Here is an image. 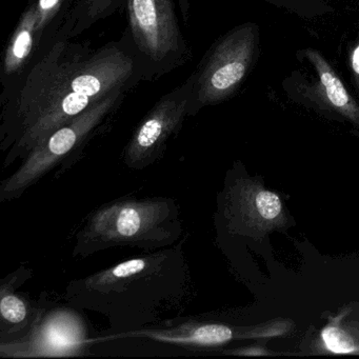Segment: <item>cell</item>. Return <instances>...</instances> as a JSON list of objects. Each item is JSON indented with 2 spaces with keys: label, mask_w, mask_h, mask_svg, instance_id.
I'll list each match as a JSON object with an SVG mask.
<instances>
[{
  "label": "cell",
  "mask_w": 359,
  "mask_h": 359,
  "mask_svg": "<svg viewBox=\"0 0 359 359\" xmlns=\"http://www.w3.org/2000/svg\"><path fill=\"white\" fill-rule=\"evenodd\" d=\"M45 48L1 95L5 167L26 158L98 100L146 79L129 36L97 49L54 37Z\"/></svg>",
  "instance_id": "6da1fadb"
},
{
  "label": "cell",
  "mask_w": 359,
  "mask_h": 359,
  "mask_svg": "<svg viewBox=\"0 0 359 359\" xmlns=\"http://www.w3.org/2000/svg\"><path fill=\"white\" fill-rule=\"evenodd\" d=\"M190 273L184 241L70 281L67 302L104 315L113 331H133L186 299Z\"/></svg>",
  "instance_id": "7a4b0ae2"
},
{
  "label": "cell",
  "mask_w": 359,
  "mask_h": 359,
  "mask_svg": "<svg viewBox=\"0 0 359 359\" xmlns=\"http://www.w3.org/2000/svg\"><path fill=\"white\" fill-rule=\"evenodd\" d=\"M184 233L180 205L169 197L116 199L92 212L75 236L73 257L116 247L161 250Z\"/></svg>",
  "instance_id": "3957f363"
},
{
  "label": "cell",
  "mask_w": 359,
  "mask_h": 359,
  "mask_svg": "<svg viewBox=\"0 0 359 359\" xmlns=\"http://www.w3.org/2000/svg\"><path fill=\"white\" fill-rule=\"evenodd\" d=\"M128 90H116L96 102L85 112L62 126L34 149L24 163L0 184V203L20 198L31 187L85 147L88 140L102 127L118 108Z\"/></svg>",
  "instance_id": "277c9868"
},
{
  "label": "cell",
  "mask_w": 359,
  "mask_h": 359,
  "mask_svg": "<svg viewBox=\"0 0 359 359\" xmlns=\"http://www.w3.org/2000/svg\"><path fill=\"white\" fill-rule=\"evenodd\" d=\"M259 27L245 22L220 37L193 73L191 116L232 98L259 55Z\"/></svg>",
  "instance_id": "5b68a950"
},
{
  "label": "cell",
  "mask_w": 359,
  "mask_h": 359,
  "mask_svg": "<svg viewBox=\"0 0 359 359\" xmlns=\"http://www.w3.org/2000/svg\"><path fill=\"white\" fill-rule=\"evenodd\" d=\"M130 41L146 79L161 77L188 62L173 0H125Z\"/></svg>",
  "instance_id": "8992f818"
},
{
  "label": "cell",
  "mask_w": 359,
  "mask_h": 359,
  "mask_svg": "<svg viewBox=\"0 0 359 359\" xmlns=\"http://www.w3.org/2000/svg\"><path fill=\"white\" fill-rule=\"evenodd\" d=\"M46 296L41 295V312L31 331L15 341L0 342L3 358L86 356L90 344L97 342L90 338L79 309L71 304L54 306Z\"/></svg>",
  "instance_id": "52a82bcc"
},
{
  "label": "cell",
  "mask_w": 359,
  "mask_h": 359,
  "mask_svg": "<svg viewBox=\"0 0 359 359\" xmlns=\"http://www.w3.org/2000/svg\"><path fill=\"white\" fill-rule=\"evenodd\" d=\"M193 75L184 83L165 94L137 126L123 152L130 169H147L163 156L168 142L180 133L191 116Z\"/></svg>",
  "instance_id": "ba28073f"
},
{
  "label": "cell",
  "mask_w": 359,
  "mask_h": 359,
  "mask_svg": "<svg viewBox=\"0 0 359 359\" xmlns=\"http://www.w3.org/2000/svg\"><path fill=\"white\" fill-rule=\"evenodd\" d=\"M222 214L230 232L243 234L271 230L283 222L280 197L243 178L229 184L222 198Z\"/></svg>",
  "instance_id": "9c48e42d"
},
{
  "label": "cell",
  "mask_w": 359,
  "mask_h": 359,
  "mask_svg": "<svg viewBox=\"0 0 359 359\" xmlns=\"http://www.w3.org/2000/svg\"><path fill=\"white\" fill-rule=\"evenodd\" d=\"M310 65L314 76L308 81H293L296 95L312 102L321 110L331 111L359 127V104L351 95L335 69L318 50L298 51Z\"/></svg>",
  "instance_id": "30bf717a"
},
{
  "label": "cell",
  "mask_w": 359,
  "mask_h": 359,
  "mask_svg": "<svg viewBox=\"0 0 359 359\" xmlns=\"http://www.w3.org/2000/svg\"><path fill=\"white\" fill-rule=\"evenodd\" d=\"M32 277L33 271L22 266L0 280V342L25 337L39 317L41 299L33 302L18 291Z\"/></svg>",
  "instance_id": "8fae6325"
},
{
  "label": "cell",
  "mask_w": 359,
  "mask_h": 359,
  "mask_svg": "<svg viewBox=\"0 0 359 359\" xmlns=\"http://www.w3.org/2000/svg\"><path fill=\"white\" fill-rule=\"evenodd\" d=\"M235 333L229 325L222 323H205V321L187 320L180 325H171L163 329L133 330L121 332L102 340L114 338H148L163 344L175 346H193V348H215L224 346L234 338Z\"/></svg>",
  "instance_id": "7c38bea8"
},
{
  "label": "cell",
  "mask_w": 359,
  "mask_h": 359,
  "mask_svg": "<svg viewBox=\"0 0 359 359\" xmlns=\"http://www.w3.org/2000/svg\"><path fill=\"white\" fill-rule=\"evenodd\" d=\"M36 22L34 4L31 1L20 16L4 55L1 67L3 92L7 91L26 72L34 60L35 52H39Z\"/></svg>",
  "instance_id": "4fadbf2b"
},
{
  "label": "cell",
  "mask_w": 359,
  "mask_h": 359,
  "mask_svg": "<svg viewBox=\"0 0 359 359\" xmlns=\"http://www.w3.org/2000/svg\"><path fill=\"white\" fill-rule=\"evenodd\" d=\"M125 0H73L57 37L74 39L96 22L112 15Z\"/></svg>",
  "instance_id": "5bb4252c"
},
{
  "label": "cell",
  "mask_w": 359,
  "mask_h": 359,
  "mask_svg": "<svg viewBox=\"0 0 359 359\" xmlns=\"http://www.w3.org/2000/svg\"><path fill=\"white\" fill-rule=\"evenodd\" d=\"M68 1L73 0H34L35 12H36V34L39 41V51L45 43L48 33L53 28L56 20L62 18V13L68 12ZM66 16V15H65Z\"/></svg>",
  "instance_id": "9a60e30c"
},
{
  "label": "cell",
  "mask_w": 359,
  "mask_h": 359,
  "mask_svg": "<svg viewBox=\"0 0 359 359\" xmlns=\"http://www.w3.org/2000/svg\"><path fill=\"white\" fill-rule=\"evenodd\" d=\"M339 319L340 317L334 319L327 327H323L321 331L323 346L333 354L344 355L358 352L359 348L354 339L340 327Z\"/></svg>",
  "instance_id": "2e32d148"
},
{
  "label": "cell",
  "mask_w": 359,
  "mask_h": 359,
  "mask_svg": "<svg viewBox=\"0 0 359 359\" xmlns=\"http://www.w3.org/2000/svg\"><path fill=\"white\" fill-rule=\"evenodd\" d=\"M266 1L274 4V5L278 6V7L285 8V9L290 10V11H294L295 13L302 16H304V14H302L299 3H302V5L306 6L309 1L319 14H325L327 11L333 10L327 6L330 0H266Z\"/></svg>",
  "instance_id": "e0dca14e"
},
{
  "label": "cell",
  "mask_w": 359,
  "mask_h": 359,
  "mask_svg": "<svg viewBox=\"0 0 359 359\" xmlns=\"http://www.w3.org/2000/svg\"><path fill=\"white\" fill-rule=\"evenodd\" d=\"M348 66H350L353 83H354L357 93L359 94V39L351 50L350 56H348Z\"/></svg>",
  "instance_id": "ac0fdd59"
},
{
  "label": "cell",
  "mask_w": 359,
  "mask_h": 359,
  "mask_svg": "<svg viewBox=\"0 0 359 359\" xmlns=\"http://www.w3.org/2000/svg\"><path fill=\"white\" fill-rule=\"evenodd\" d=\"M231 354H237V355H254V356H257V355H264L266 352L264 350H262V348H256V346H252V348H239V350L233 351V352H230Z\"/></svg>",
  "instance_id": "d6986e66"
}]
</instances>
